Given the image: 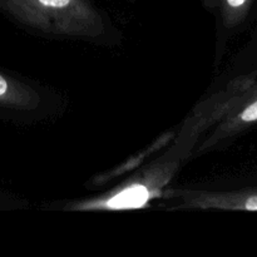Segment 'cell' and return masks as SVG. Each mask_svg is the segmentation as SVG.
Instances as JSON below:
<instances>
[{
	"instance_id": "1",
	"label": "cell",
	"mask_w": 257,
	"mask_h": 257,
	"mask_svg": "<svg viewBox=\"0 0 257 257\" xmlns=\"http://www.w3.org/2000/svg\"><path fill=\"white\" fill-rule=\"evenodd\" d=\"M150 192L145 186H132L115 195L107 202V207L112 210H124V208H138L147 203Z\"/></svg>"
},
{
	"instance_id": "2",
	"label": "cell",
	"mask_w": 257,
	"mask_h": 257,
	"mask_svg": "<svg viewBox=\"0 0 257 257\" xmlns=\"http://www.w3.org/2000/svg\"><path fill=\"white\" fill-rule=\"evenodd\" d=\"M251 2L252 0H225V5L228 12L236 15L235 19H237L250 8Z\"/></svg>"
},
{
	"instance_id": "3",
	"label": "cell",
	"mask_w": 257,
	"mask_h": 257,
	"mask_svg": "<svg viewBox=\"0 0 257 257\" xmlns=\"http://www.w3.org/2000/svg\"><path fill=\"white\" fill-rule=\"evenodd\" d=\"M39 5L50 9H63L72 4L73 0H35Z\"/></svg>"
},
{
	"instance_id": "4",
	"label": "cell",
	"mask_w": 257,
	"mask_h": 257,
	"mask_svg": "<svg viewBox=\"0 0 257 257\" xmlns=\"http://www.w3.org/2000/svg\"><path fill=\"white\" fill-rule=\"evenodd\" d=\"M8 92V82L0 75V97L7 94Z\"/></svg>"
},
{
	"instance_id": "5",
	"label": "cell",
	"mask_w": 257,
	"mask_h": 257,
	"mask_svg": "<svg viewBox=\"0 0 257 257\" xmlns=\"http://www.w3.org/2000/svg\"><path fill=\"white\" fill-rule=\"evenodd\" d=\"M255 95H257V85L255 88H253V94H252V97H255Z\"/></svg>"
}]
</instances>
